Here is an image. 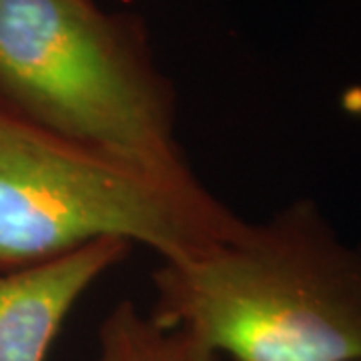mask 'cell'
Segmentation results:
<instances>
[{"label":"cell","instance_id":"cell-1","mask_svg":"<svg viewBox=\"0 0 361 361\" xmlns=\"http://www.w3.org/2000/svg\"><path fill=\"white\" fill-rule=\"evenodd\" d=\"M159 325L231 361H361V241L313 199L153 273Z\"/></svg>","mask_w":361,"mask_h":361},{"label":"cell","instance_id":"cell-2","mask_svg":"<svg viewBox=\"0 0 361 361\" xmlns=\"http://www.w3.org/2000/svg\"><path fill=\"white\" fill-rule=\"evenodd\" d=\"M0 111L159 177L195 179L175 135V87L135 14L0 0Z\"/></svg>","mask_w":361,"mask_h":361},{"label":"cell","instance_id":"cell-3","mask_svg":"<svg viewBox=\"0 0 361 361\" xmlns=\"http://www.w3.org/2000/svg\"><path fill=\"white\" fill-rule=\"evenodd\" d=\"M241 221L197 177H159L0 111V273L103 239L175 261L225 239Z\"/></svg>","mask_w":361,"mask_h":361},{"label":"cell","instance_id":"cell-4","mask_svg":"<svg viewBox=\"0 0 361 361\" xmlns=\"http://www.w3.org/2000/svg\"><path fill=\"white\" fill-rule=\"evenodd\" d=\"M130 249L123 239H103L63 257L0 273V361L47 360L78 299Z\"/></svg>","mask_w":361,"mask_h":361},{"label":"cell","instance_id":"cell-5","mask_svg":"<svg viewBox=\"0 0 361 361\" xmlns=\"http://www.w3.org/2000/svg\"><path fill=\"white\" fill-rule=\"evenodd\" d=\"M195 341L167 329L133 301H121L99 329L97 361H213Z\"/></svg>","mask_w":361,"mask_h":361},{"label":"cell","instance_id":"cell-6","mask_svg":"<svg viewBox=\"0 0 361 361\" xmlns=\"http://www.w3.org/2000/svg\"><path fill=\"white\" fill-rule=\"evenodd\" d=\"M213 361H221V360H213Z\"/></svg>","mask_w":361,"mask_h":361}]
</instances>
